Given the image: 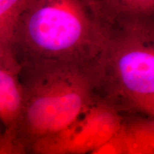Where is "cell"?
<instances>
[{"label":"cell","mask_w":154,"mask_h":154,"mask_svg":"<svg viewBox=\"0 0 154 154\" xmlns=\"http://www.w3.org/2000/svg\"><path fill=\"white\" fill-rule=\"evenodd\" d=\"M101 34L93 69L98 101L154 118V1L89 0Z\"/></svg>","instance_id":"cell-1"},{"label":"cell","mask_w":154,"mask_h":154,"mask_svg":"<svg viewBox=\"0 0 154 154\" xmlns=\"http://www.w3.org/2000/svg\"><path fill=\"white\" fill-rule=\"evenodd\" d=\"M101 45L89 0H28L17 22L12 51L21 68L74 66L93 75Z\"/></svg>","instance_id":"cell-2"},{"label":"cell","mask_w":154,"mask_h":154,"mask_svg":"<svg viewBox=\"0 0 154 154\" xmlns=\"http://www.w3.org/2000/svg\"><path fill=\"white\" fill-rule=\"evenodd\" d=\"M22 114L16 128L25 148L72 124L97 102L91 73L74 66L21 68Z\"/></svg>","instance_id":"cell-3"},{"label":"cell","mask_w":154,"mask_h":154,"mask_svg":"<svg viewBox=\"0 0 154 154\" xmlns=\"http://www.w3.org/2000/svg\"><path fill=\"white\" fill-rule=\"evenodd\" d=\"M123 114L97 101L64 129L26 148L27 154H89L109 143L120 130Z\"/></svg>","instance_id":"cell-4"},{"label":"cell","mask_w":154,"mask_h":154,"mask_svg":"<svg viewBox=\"0 0 154 154\" xmlns=\"http://www.w3.org/2000/svg\"><path fill=\"white\" fill-rule=\"evenodd\" d=\"M20 72L12 48L0 47V121L5 128H16L22 114Z\"/></svg>","instance_id":"cell-5"},{"label":"cell","mask_w":154,"mask_h":154,"mask_svg":"<svg viewBox=\"0 0 154 154\" xmlns=\"http://www.w3.org/2000/svg\"><path fill=\"white\" fill-rule=\"evenodd\" d=\"M117 137L122 154H154V118L138 114L123 116Z\"/></svg>","instance_id":"cell-6"},{"label":"cell","mask_w":154,"mask_h":154,"mask_svg":"<svg viewBox=\"0 0 154 154\" xmlns=\"http://www.w3.org/2000/svg\"><path fill=\"white\" fill-rule=\"evenodd\" d=\"M28 0H0V47L12 48L20 14Z\"/></svg>","instance_id":"cell-7"},{"label":"cell","mask_w":154,"mask_h":154,"mask_svg":"<svg viewBox=\"0 0 154 154\" xmlns=\"http://www.w3.org/2000/svg\"><path fill=\"white\" fill-rule=\"evenodd\" d=\"M0 154H27L15 127L5 128L0 133Z\"/></svg>","instance_id":"cell-8"}]
</instances>
